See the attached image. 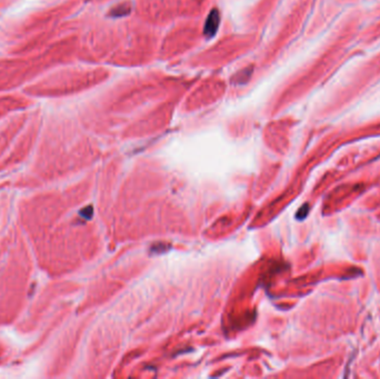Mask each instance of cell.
<instances>
[{
	"mask_svg": "<svg viewBox=\"0 0 380 379\" xmlns=\"http://www.w3.org/2000/svg\"><path fill=\"white\" fill-rule=\"evenodd\" d=\"M301 214H304V218H305L306 216H307V214H308V205H305L304 207L300 208V210H299L298 215H297V217H298V218L300 217V215H301Z\"/></svg>",
	"mask_w": 380,
	"mask_h": 379,
	"instance_id": "2",
	"label": "cell"
},
{
	"mask_svg": "<svg viewBox=\"0 0 380 379\" xmlns=\"http://www.w3.org/2000/svg\"><path fill=\"white\" fill-rule=\"evenodd\" d=\"M218 24H219V16H218V11H213L209 15V17L207 18V25H206V32L207 34L213 36L218 29Z\"/></svg>",
	"mask_w": 380,
	"mask_h": 379,
	"instance_id": "1",
	"label": "cell"
}]
</instances>
